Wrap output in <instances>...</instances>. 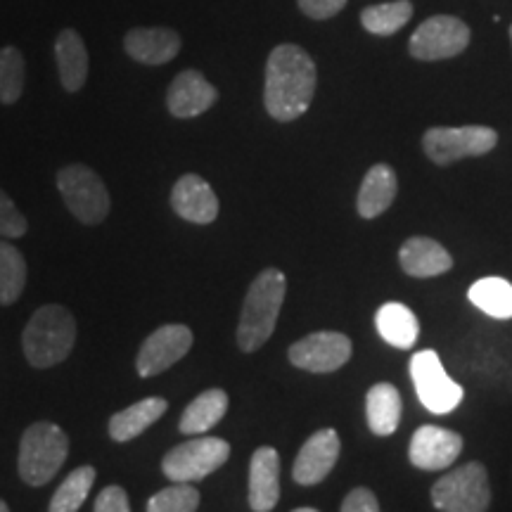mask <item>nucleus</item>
<instances>
[{"mask_svg": "<svg viewBox=\"0 0 512 512\" xmlns=\"http://www.w3.org/2000/svg\"><path fill=\"white\" fill-rule=\"evenodd\" d=\"M318 86L313 57L294 43L275 46L266 62L264 105L275 121H294L311 107Z\"/></svg>", "mask_w": 512, "mask_h": 512, "instance_id": "nucleus-1", "label": "nucleus"}, {"mask_svg": "<svg viewBox=\"0 0 512 512\" xmlns=\"http://www.w3.org/2000/svg\"><path fill=\"white\" fill-rule=\"evenodd\" d=\"M287 280L278 268H266L249 285L238 325V347L245 354L261 349L271 339L280 309H283Z\"/></svg>", "mask_w": 512, "mask_h": 512, "instance_id": "nucleus-2", "label": "nucleus"}, {"mask_svg": "<svg viewBox=\"0 0 512 512\" xmlns=\"http://www.w3.org/2000/svg\"><path fill=\"white\" fill-rule=\"evenodd\" d=\"M76 342V320L60 304L41 306L29 318L22 335L24 356L29 366L53 368L72 354Z\"/></svg>", "mask_w": 512, "mask_h": 512, "instance_id": "nucleus-3", "label": "nucleus"}, {"mask_svg": "<svg viewBox=\"0 0 512 512\" xmlns=\"http://www.w3.org/2000/svg\"><path fill=\"white\" fill-rule=\"evenodd\" d=\"M69 456V437L55 422H34L19 444V477L29 486H43L53 479Z\"/></svg>", "mask_w": 512, "mask_h": 512, "instance_id": "nucleus-4", "label": "nucleus"}, {"mask_svg": "<svg viewBox=\"0 0 512 512\" xmlns=\"http://www.w3.org/2000/svg\"><path fill=\"white\" fill-rule=\"evenodd\" d=\"M57 190L72 214L86 226H98L110 214L112 200L102 178L86 164H69L57 171Z\"/></svg>", "mask_w": 512, "mask_h": 512, "instance_id": "nucleus-5", "label": "nucleus"}, {"mask_svg": "<svg viewBox=\"0 0 512 512\" xmlns=\"http://www.w3.org/2000/svg\"><path fill=\"white\" fill-rule=\"evenodd\" d=\"M432 503L441 512H486L491 503L489 472L482 463H467L432 486Z\"/></svg>", "mask_w": 512, "mask_h": 512, "instance_id": "nucleus-6", "label": "nucleus"}, {"mask_svg": "<svg viewBox=\"0 0 512 512\" xmlns=\"http://www.w3.org/2000/svg\"><path fill=\"white\" fill-rule=\"evenodd\" d=\"M230 456L228 441L219 437H195L171 448L162 460V472L171 482H200L219 467L226 465Z\"/></svg>", "mask_w": 512, "mask_h": 512, "instance_id": "nucleus-7", "label": "nucleus"}, {"mask_svg": "<svg viewBox=\"0 0 512 512\" xmlns=\"http://www.w3.org/2000/svg\"><path fill=\"white\" fill-rule=\"evenodd\" d=\"M498 143V133L489 126H437L422 136V150L434 164L448 166L465 157H482Z\"/></svg>", "mask_w": 512, "mask_h": 512, "instance_id": "nucleus-8", "label": "nucleus"}, {"mask_svg": "<svg viewBox=\"0 0 512 512\" xmlns=\"http://www.w3.org/2000/svg\"><path fill=\"white\" fill-rule=\"evenodd\" d=\"M470 46V27L463 19L451 15H434L415 29L408 41V53L415 60L437 62L456 57Z\"/></svg>", "mask_w": 512, "mask_h": 512, "instance_id": "nucleus-9", "label": "nucleus"}, {"mask_svg": "<svg viewBox=\"0 0 512 512\" xmlns=\"http://www.w3.org/2000/svg\"><path fill=\"white\" fill-rule=\"evenodd\" d=\"M411 377L427 411L444 415L456 411L463 401V387L448 377L437 351H418L411 361Z\"/></svg>", "mask_w": 512, "mask_h": 512, "instance_id": "nucleus-10", "label": "nucleus"}, {"mask_svg": "<svg viewBox=\"0 0 512 512\" xmlns=\"http://www.w3.org/2000/svg\"><path fill=\"white\" fill-rule=\"evenodd\" d=\"M192 347V332L188 325H162L145 339L138 351L136 368L140 377H155L176 366Z\"/></svg>", "mask_w": 512, "mask_h": 512, "instance_id": "nucleus-11", "label": "nucleus"}, {"mask_svg": "<svg viewBox=\"0 0 512 512\" xmlns=\"http://www.w3.org/2000/svg\"><path fill=\"white\" fill-rule=\"evenodd\" d=\"M351 358V339L342 332H313L290 347L292 366L309 373H335Z\"/></svg>", "mask_w": 512, "mask_h": 512, "instance_id": "nucleus-12", "label": "nucleus"}, {"mask_svg": "<svg viewBox=\"0 0 512 512\" xmlns=\"http://www.w3.org/2000/svg\"><path fill=\"white\" fill-rule=\"evenodd\" d=\"M463 451V437L444 427L425 425L413 434L408 458L420 470H446L448 465L456 463V458Z\"/></svg>", "mask_w": 512, "mask_h": 512, "instance_id": "nucleus-13", "label": "nucleus"}, {"mask_svg": "<svg viewBox=\"0 0 512 512\" xmlns=\"http://www.w3.org/2000/svg\"><path fill=\"white\" fill-rule=\"evenodd\" d=\"M219 91L197 69H185L166 91V107L176 119H195L214 107Z\"/></svg>", "mask_w": 512, "mask_h": 512, "instance_id": "nucleus-14", "label": "nucleus"}, {"mask_svg": "<svg viewBox=\"0 0 512 512\" xmlns=\"http://www.w3.org/2000/svg\"><path fill=\"white\" fill-rule=\"evenodd\" d=\"M339 448H342V444H339L337 432L330 430V427L328 430H318L316 434H311L309 441L302 446V451H299L297 460H294V482L302 486H313L323 482L337 463Z\"/></svg>", "mask_w": 512, "mask_h": 512, "instance_id": "nucleus-15", "label": "nucleus"}, {"mask_svg": "<svg viewBox=\"0 0 512 512\" xmlns=\"http://www.w3.org/2000/svg\"><path fill=\"white\" fill-rule=\"evenodd\" d=\"M171 207L183 221L207 226L219 216V197L211 185L197 174H185L171 190Z\"/></svg>", "mask_w": 512, "mask_h": 512, "instance_id": "nucleus-16", "label": "nucleus"}, {"mask_svg": "<svg viewBox=\"0 0 512 512\" xmlns=\"http://www.w3.org/2000/svg\"><path fill=\"white\" fill-rule=\"evenodd\" d=\"M181 46L183 41L178 31L166 27H138L124 36L126 55L140 64H150V67L174 60L181 53Z\"/></svg>", "mask_w": 512, "mask_h": 512, "instance_id": "nucleus-17", "label": "nucleus"}, {"mask_svg": "<svg viewBox=\"0 0 512 512\" xmlns=\"http://www.w3.org/2000/svg\"><path fill=\"white\" fill-rule=\"evenodd\" d=\"M280 498V456L271 446L256 448L249 465V508L271 512Z\"/></svg>", "mask_w": 512, "mask_h": 512, "instance_id": "nucleus-18", "label": "nucleus"}, {"mask_svg": "<svg viewBox=\"0 0 512 512\" xmlns=\"http://www.w3.org/2000/svg\"><path fill=\"white\" fill-rule=\"evenodd\" d=\"M401 268L413 278H434L451 271L453 259L437 240L430 238H411L403 242L399 252Z\"/></svg>", "mask_w": 512, "mask_h": 512, "instance_id": "nucleus-19", "label": "nucleus"}, {"mask_svg": "<svg viewBox=\"0 0 512 512\" xmlns=\"http://www.w3.org/2000/svg\"><path fill=\"white\" fill-rule=\"evenodd\" d=\"M55 60L64 91H81L88 79V50L79 31L64 29L55 41Z\"/></svg>", "mask_w": 512, "mask_h": 512, "instance_id": "nucleus-20", "label": "nucleus"}, {"mask_svg": "<svg viewBox=\"0 0 512 512\" xmlns=\"http://www.w3.org/2000/svg\"><path fill=\"white\" fill-rule=\"evenodd\" d=\"M166 408H169V403H166L162 396H150V399L133 403V406L112 415L110 437L114 441H119V444L133 441L145 430H150V427L166 413Z\"/></svg>", "mask_w": 512, "mask_h": 512, "instance_id": "nucleus-21", "label": "nucleus"}, {"mask_svg": "<svg viewBox=\"0 0 512 512\" xmlns=\"http://www.w3.org/2000/svg\"><path fill=\"white\" fill-rule=\"evenodd\" d=\"M396 190H399V183H396L392 166L375 164L366 178H363L361 190H358V214L363 219H375V216L384 214V211L392 207Z\"/></svg>", "mask_w": 512, "mask_h": 512, "instance_id": "nucleus-22", "label": "nucleus"}, {"mask_svg": "<svg viewBox=\"0 0 512 512\" xmlns=\"http://www.w3.org/2000/svg\"><path fill=\"white\" fill-rule=\"evenodd\" d=\"M228 413V394L223 389H207L197 396L195 401L188 403L178 422V430L188 437H200L207 434L211 427H216Z\"/></svg>", "mask_w": 512, "mask_h": 512, "instance_id": "nucleus-23", "label": "nucleus"}, {"mask_svg": "<svg viewBox=\"0 0 512 512\" xmlns=\"http://www.w3.org/2000/svg\"><path fill=\"white\" fill-rule=\"evenodd\" d=\"M368 427L377 437H389L396 432L401 420V394L394 384L380 382L370 387L366 396Z\"/></svg>", "mask_w": 512, "mask_h": 512, "instance_id": "nucleus-24", "label": "nucleus"}, {"mask_svg": "<svg viewBox=\"0 0 512 512\" xmlns=\"http://www.w3.org/2000/svg\"><path fill=\"white\" fill-rule=\"evenodd\" d=\"M377 330H380L382 339L392 347L399 349H411L420 337V325L415 313L399 302L384 304L380 311H377Z\"/></svg>", "mask_w": 512, "mask_h": 512, "instance_id": "nucleus-25", "label": "nucleus"}, {"mask_svg": "<svg viewBox=\"0 0 512 512\" xmlns=\"http://www.w3.org/2000/svg\"><path fill=\"white\" fill-rule=\"evenodd\" d=\"M27 285V261L8 240H0V306L15 304Z\"/></svg>", "mask_w": 512, "mask_h": 512, "instance_id": "nucleus-26", "label": "nucleus"}, {"mask_svg": "<svg viewBox=\"0 0 512 512\" xmlns=\"http://www.w3.org/2000/svg\"><path fill=\"white\" fill-rule=\"evenodd\" d=\"M411 17H413L411 0H394V3L368 5V8L361 12V24L363 29L375 36H392L399 29L406 27Z\"/></svg>", "mask_w": 512, "mask_h": 512, "instance_id": "nucleus-27", "label": "nucleus"}, {"mask_svg": "<svg viewBox=\"0 0 512 512\" xmlns=\"http://www.w3.org/2000/svg\"><path fill=\"white\" fill-rule=\"evenodd\" d=\"M470 302L486 316L512 318V285L503 278H482L470 287Z\"/></svg>", "mask_w": 512, "mask_h": 512, "instance_id": "nucleus-28", "label": "nucleus"}, {"mask_svg": "<svg viewBox=\"0 0 512 512\" xmlns=\"http://www.w3.org/2000/svg\"><path fill=\"white\" fill-rule=\"evenodd\" d=\"M95 484V467L81 465L60 484L48 512H79Z\"/></svg>", "mask_w": 512, "mask_h": 512, "instance_id": "nucleus-29", "label": "nucleus"}, {"mask_svg": "<svg viewBox=\"0 0 512 512\" xmlns=\"http://www.w3.org/2000/svg\"><path fill=\"white\" fill-rule=\"evenodd\" d=\"M24 76H27L24 55L12 46L0 50V102L3 105H15L22 98Z\"/></svg>", "mask_w": 512, "mask_h": 512, "instance_id": "nucleus-30", "label": "nucleus"}, {"mask_svg": "<svg viewBox=\"0 0 512 512\" xmlns=\"http://www.w3.org/2000/svg\"><path fill=\"white\" fill-rule=\"evenodd\" d=\"M200 491L192 484L174 482L147 501V512H197Z\"/></svg>", "mask_w": 512, "mask_h": 512, "instance_id": "nucleus-31", "label": "nucleus"}, {"mask_svg": "<svg viewBox=\"0 0 512 512\" xmlns=\"http://www.w3.org/2000/svg\"><path fill=\"white\" fill-rule=\"evenodd\" d=\"M29 223L19 214L15 202L5 190H0V240H19L27 235Z\"/></svg>", "mask_w": 512, "mask_h": 512, "instance_id": "nucleus-32", "label": "nucleus"}, {"mask_svg": "<svg viewBox=\"0 0 512 512\" xmlns=\"http://www.w3.org/2000/svg\"><path fill=\"white\" fill-rule=\"evenodd\" d=\"M93 512H131L126 491L121 486H107V489H102L98 498H95Z\"/></svg>", "mask_w": 512, "mask_h": 512, "instance_id": "nucleus-33", "label": "nucleus"}, {"mask_svg": "<svg viewBox=\"0 0 512 512\" xmlns=\"http://www.w3.org/2000/svg\"><path fill=\"white\" fill-rule=\"evenodd\" d=\"M297 5L309 19H330L344 10L347 0H297Z\"/></svg>", "mask_w": 512, "mask_h": 512, "instance_id": "nucleus-34", "label": "nucleus"}, {"mask_svg": "<svg viewBox=\"0 0 512 512\" xmlns=\"http://www.w3.org/2000/svg\"><path fill=\"white\" fill-rule=\"evenodd\" d=\"M342 512H380V503L370 489H354L344 498Z\"/></svg>", "mask_w": 512, "mask_h": 512, "instance_id": "nucleus-35", "label": "nucleus"}, {"mask_svg": "<svg viewBox=\"0 0 512 512\" xmlns=\"http://www.w3.org/2000/svg\"><path fill=\"white\" fill-rule=\"evenodd\" d=\"M0 512H10V508H8V503H5V501H0Z\"/></svg>", "mask_w": 512, "mask_h": 512, "instance_id": "nucleus-36", "label": "nucleus"}, {"mask_svg": "<svg viewBox=\"0 0 512 512\" xmlns=\"http://www.w3.org/2000/svg\"><path fill=\"white\" fill-rule=\"evenodd\" d=\"M292 512H318V510H313V508H299V510H292Z\"/></svg>", "mask_w": 512, "mask_h": 512, "instance_id": "nucleus-37", "label": "nucleus"}, {"mask_svg": "<svg viewBox=\"0 0 512 512\" xmlns=\"http://www.w3.org/2000/svg\"><path fill=\"white\" fill-rule=\"evenodd\" d=\"M510 41H512V27H510Z\"/></svg>", "mask_w": 512, "mask_h": 512, "instance_id": "nucleus-38", "label": "nucleus"}]
</instances>
